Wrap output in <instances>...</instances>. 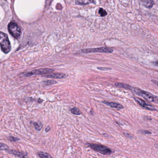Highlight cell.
I'll list each match as a JSON object with an SVG mask.
<instances>
[{
	"label": "cell",
	"instance_id": "7402d4cb",
	"mask_svg": "<svg viewBox=\"0 0 158 158\" xmlns=\"http://www.w3.org/2000/svg\"><path fill=\"white\" fill-rule=\"evenodd\" d=\"M5 145H4V144H2V143H1L0 144V148L2 149L1 148H4V147H5Z\"/></svg>",
	"mask_w": 158,
	"mask_h": 158
},
{
	"label": "cell",
	"instance_id": "7a4b0ae2",
	"mask_svg": "<svg viewBox=\"0 0 158 158\" xmlns=\"http://www.w3.org/2000/svg\"><path fill=\"white\" fill-rule=\"evenodd\" d=\"M0 46L4 53H8L10 51L11 47L8 36L2 32H0Z\"/></svg>",
	"mask_w": 158,
	"mask_h": 158
},
{
	"label": "cell",
	"instance_id": "3957f363",
	"mask_svg": "<svg viewBox=\"0 0 158 158\" xmlns=\"http://www.w3.org/2000/svg\"><path fill=\"white\" fill-rule=\"evenodd\" d=\"M88 146L92 149L103 155H110L112 152L110 148L100 144H89Z\"/></svg>",
	"mask_w": 158,
	"mask_h": 158
},
{
	"label": "cell",
	"instance_id": "ffe728a7",
	"mask_svg": "<svg viewBox=\"0 0 158 158\" xmlns=\"http://www.w3.org/2000/svg\"><path fill=\"white\" fill-rule=\"evenodd\" d=\"M142 133L145 135H148V134H151V133L149 131H147V130H142Z\"/></svg>",
	"mask_w": 158,
	"mask_h": 158
},
{
	"label": "cell",
	"instance_id": "2e32d148",
	"mask_svg": "<svg viewBox=\"0 0 158 158\" xmlns=\"http://www.w3.org/2000/svg\"><path fill=\"white\" fill-rule=\"evenodd\" d=\"M34 126H35V128L36 130H40L42 128V124H39L37 123H34Z\"/></svg>",
	"mask_w": 158,
	"mask_h": 158
},
{
	"label": "cell",
	"instance_id": "277c9868",
	"mask_svg": "<svg viewBox=\"0 0 158 158\" xmlns=\"http://www.w3.org/2000/svg\"><path fill=\"white\" fill-rule=\"evenodd\" d=\"M8 29L10 34L15 38L18 39L21 37L22 31L17 24L13 22L10 23L8 25Z\"/></svg>",
	"mask_w": 158,
	"mask_h": 158
},
{
	"label": "cell",
	"instance_id": "6da1fadb",
	"mask_svg": "<svg viewBox=\"0 0 158 158\" xmlns=\"http://www.w3.org/2000/svg\"><path fill=\"white\" fill-rule=\"evenodd\" d=\"M128 90H131L133 93L137 95L142 97L143 98L151 102H154L155 103H157L158 102V97L157 96H154L152 95L151 93H149L148 91H144V90H141L137 88L131 86H128Z\"/></svg>",
	"mask_w": 158,
	"mask_h": 158
},
{
	"label": "cell",
	"instance_id": "5bb4252c",
	"mask_svg": "<svg viewBox=\"0 0 158 158\" xmlns=\"http://www.w3.org/2000/svg\"><path fill=\"white\" fill-rule=\"evenodd\" d=\"M71 112L73 114L75 115H79L81 114V111L79 110V109L77 108H73L71 109Z\"/></svg>",
	"mask_w": 158,
	"mask_h": 158
},
{
	"label": "cell",
	"instance_id": "44dd1931",
	"mask_svg": "<svg viewBox=\"0 0 158 158\" xmlns=\"http://www.w3.org/2000/svg\"><path fill=\"white\" fill-rule=\"evenodd\" d=\"M50 127H47V128H46V130H45V131H46V132H48L50 130Z\"/></svg>",
	"mask_w": 158,
	"mask_h": 158
},
{
	"label": "cell",
	"instance_id": "4fadbf2b",
	"mask_svg": "<svg viewBox=\"0 0 158 158\" xmlns=\"http://www.w3.org/2000/svg\"><path fill=\"white\" fill-rule=\"evenodd\" d=\"M38 155L40 158H52V156H50L48 153H46V152H40L38 153Z\"/></svg>",
	"mask_w": 158,
	"mask_h": 158
},
{
	"label": "cell",
	"instance_id": "9c48e42d",
	"mask_svg": "<svg viewBox=\"0 0 158 158\" xmlns=\"http://www.w3.org/2000/svg\"><path fill=\"white\" fill-rule=\"evenodd\" d=\"M102 103L110 106L112 108L117 109V110H121V109H123L124 107L122 104L119 103H116V102H109L107 101H103Z\"/></svg>",
	"mask_w": 158,
	"mask_h": 158
},
{
	"label": "cell",
	"instance_id": "9a60e30c",
	"mask_svg": "<svg viewBox=\"0 0 158 158\" xmlns=\"http://www.w3.org/2000/svg\"><path fill=\"white\" fill-rule=\"evenodd\" d=\"M99 14L101 16H105L107 15V13L104 9H102V8H101V9H99L98 11Z\"/></svg>",
	"mask_w": 158,
	"mask_h": 158
},
{
	"label": "cell",
	"instance_id": "7c38bea8",
	"mask_svg": "<svg viewBox=\"0 0 158 158\" xmlns=\"http://www.w3.org/2000/svg\"><path fill=\"white\" fill-rule=\"evenodd\" d=\"M77 3L81 5H87L90 3H94V0H77Z\"/></svg>",
	"mask_w": 158,
	"mask_h": 158
},
{
	"label": "cell",
	"instance_id": "d6986e66",
	"mask_svg": "<svg viewBox=\"0 0 158 158\" xmlns=\"http://www.w3.org/2000/svg\"><path fill=\"white\" fill-rule=\"evenodd\" d=\"M98 69L99 70H102V71H106V70H110V68H103V67H98Z\"/></svg>",
	"mask_w": 158,
	"mask_h": 158
},
{
	"label": "cell",
	"instance_id": "e0dca14e",
	"mask_svg": "<svg viewBox=\"0 0 158 158\" xmlns=\"http://www.w3.org/2000/svg\"><path fill=\"white\" fill-rule=\"evenodd\" d=\"M46 85H53V84H56L57 83V82L55 81H54V80H48V81H45V82H44Z\"/></svg>",
	"mask_w": 158,
	"mask_h": 158
},
{
	"label": "cell",
	"instance_id": "603a6c76",
	"mask_svg": "<svg viewBox=\"0 0 158 158\" xmlns=\"http://www.w3.org/2000/svg\"><path fill=\"white\" fill-rule=\"evenodd\" d=\"M152 82H153V83H156V85H157V84H158V83H157V81H153V80H152Z\"/></svg>",
	"mask_w": 158,
	"mask_h": 158
},
{
	"label": "cell",
	"instance_id": "ba28073f",
	"mask_svg": "<svg viewBox=\"0 0 158 158\" xmlns=\"http://www.w3.org/2000/svg\"><path fill=\"white\" fill-rule=\"evenodd\" d=\"M42 76L47 78H57V79H61L65 77L66 75L63 73H49L44 74L42 75Z\"/></svg>",
	"mask_w": 158,
	"mask_h": 158
},
{
	"label": "cell",
	"instance_id": "8992f818",
	"mask_svg": "<svg viewBox=\"0 0 158 158\" xmlns=\"http://www.w3.org/2000/svg\"><path fill=\"white\" fill-rule=\"evenodd\" d=\"M54 70L51 69H41L35 70L31 72H28L25 74V76L27 77L31 76L32 75H39L44 74L48 73L53 72Z\"/></svg>",
	"mask_w": 158,
	"mask_h": 158
},
{
	"label": "cell",
	"instance_id": "52a82bcc",
	"mask_svg": "<svg viewBox=\"0 0 158 158\" xmlns=\"http://www.w3.org/2000/svg\"><path fill=\"white\" fill-rule=\"evenodd\" d=\"M134 99H135V101L139 105H140L141 107H143L144 109L149 110L157 111V110H156L155 108H154L153 106L146 103L144 100L138 98H135Z\"/></svg>",
	"mask_w": 158,
	"mask_h": 158
},
{
	"label": "cell",
	"instance_id": "5b68a950",
	"mask_svg": "<svg viewBox=\"0 0 158 158\" xmlns=\"http://www.w3.org/2000/svg\"><path fill=\"white\" fill-rule=\"evenodd\" d=\"M113 50L112 49L107 48H98L87 49L82 50L81 52L83 53H91V52H104V53H112Z\"/></svg>",
	"mask_w": 158,
	"mask_h": 158
},
{
	"label": "cell",
	"instance_id": "ac0fdd59",
	"mask_svg": "<svg viewBox=\"0 0 158 158\" xmlns=\"http://www.w3.org/2000/svg\"><path fill=\"white\" fill-rule=\"evenodd\" d=\"M9 139L10 141H16L17 140H19V139L17 138L11 136L9 138Z\"/></svg>",
	"mask_w": 158,
	"mask_h": 158
},
{
	"label": "cell",
	"instance_id": "8fae6325",
	"mask_svg": "<svg viewBox=\"0 0 158 158\" xmlns=\"http://www.w3.org/2000/svg\"><path fill=\"white\" fill-rule=\"evenodd\" d=\"M144 6L147 8H151L154 5V3L152 0H143Z\"/></svg>",
	"mask_w": 158,
	"mask_h": 158
},
{
	"label": "cell",
	"instance_id": "cb8c5ba5",
	"mask_svg": "<svg viewBox=\"0 0 158 158\" xmlns=\"http://www.w3.org/2000/svg\"><path fill=\"white\" fill-rule=\"evenodd\" d=\"M142 1H143V0H142Z\"/></svg>",
	"mask_w": 158,
	"mask_h": 158
},
{
	"label": "cell",
	"instance_id": "30bf717a",
	"mask_svg": "<svg viewBox=\"0 0 158 158\" xmlns=\"http://www.w3.org/2000/svg\"><path fill=\"white\" fill-rule=\"evenodd\" d=\"M6 151L9 152V153L10 154H13V155H15V156H18L19 157H25V155L22 152H19L17 151L11 149H6Z\"/></svg>",
	"mask_w": 158,
	"mask_h": 158
}]
</instances>
